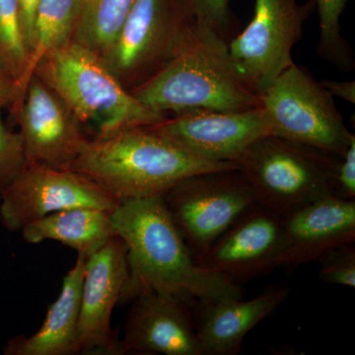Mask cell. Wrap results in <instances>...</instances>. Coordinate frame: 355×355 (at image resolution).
Returning a JSON list of instances; mask_svg holds the SVG:
<instances>
[{"mask_svg": "<svg viewBox=\"0 0 355 355\" xmlns=\"http://www.w3.org/2000/svg\"><path fill=\"white\" fill-rule=\"evenodd\" d=\"M112 220L114 234L127 247L130 277L123 300L146 291L188 301L243 297L240 284L196 263L162 197L121 202L112 211Z\"/></svg>", "mask_w": 355, "mask_h": 355, "instance_id": "cell-1", "label": "cell"}, {"mask_svg": "<svg viewBox=\"0 0 355 355\" xmlns=\"http://www.w3.org/2000/svg\"><path fill=\"white\" fill-rule=\"evenodd\" d=\"M70 169L92 180L121 202L162 197L186 178L238 169V166L203 160L149 127H133L88 139Z\"/></svg>", "mask_w": 355, "mask_h": 355, "instance_id": "cell-2", "label": "cell"}, {"mask_svg": "<svg viewBox=\"0 0 355 355\" xmlns=\"http://www.w3.org/2000/svg\"><path fill=\"white\" fill-rule=\"evenodd\" d=\"M142 104L165 114L191 110L245 111L261 106L236 69L228 42L196 23L174 57L130 90Z\"/></svg>", "mask_w": 355, "mask_h": 355, "instance_id": "cell-3", "label": "cell"}, {"mask_svg": "<svg viewBox=\"0 0 355 355\" xmlns=\"http://www.w3.org/2000/svg\"><path fill=\"white\" fill-rule=\"evenodd\" d=\"M33 76L64 102L81 125H96L97 137L153 125L167 118L137 99L100 55L73 41L46 53Z\"/></svg>", "mask_w": 355, "mask_h": 355, "instance_id": "cell-4", "label": "cell"}, {"mask_svg": "<svg viewBox=\"0 0 355 355\" xmlns=\"http://www.w3.org/2000/svg\"><path fill=\"white\" fill-rule=\"evenodd\" d=\"M340 157L270 133L248 146L234 163L253 189L258 205L284 217L334 196Z\"/></svg>", "mask_w": 355, "mask_h": 355, "instance_id": "cell-5", "label": "cell"}, {"mask_svg": "<svg viewBox=\"0 0 355 355\" xmlns=\"http://www.w3.org/2000/svg\"><path fill=\"white\" fill-rule=\"evenodd\" d=\"M195 24L184 0H135L114 43L100 58L132 90L174 57Z\"/></svg>", "mask_w": 355, "mask_h": 355, "instance_id": "cell-6", "label": "cell"}, {"mask_svg": "<svg viewBox=\"0 0 355 355\" xmlns=\"http://www.w3.org/2000/svg\"><path fill=\"white\" fill-rule=\"evenodd\" d=\"M270 135L342 156L355 135L345 125L333 96L294 64L260 94Z\"/></svg>", "mask_w": 355, "mask_h": 355, "instance_id": "cell-7", "label": "cell"}, {"mask_svg": "<svg viewBox=\"0 0 355 355\" xmlns=\"http://www.w3.org/2000/svg\"><path fill=\"white\" fill-rule=\"evenodd\" d=\"M162 198L196 263L240 217L258 205L239 169L193 175Z\"/></svg>", "mask_w": 355, "mask_h": 355, "instance_id": "cell-8", "label": "cell"}, {"mask_svg": "<svg viewBox=\"0 0 355 355\" xmlns=\"http://www.w3.org/2000/svg\"><path fill=\"white\" fill-rule=\"evenodd\" d=\"M316 1L256 0L251 22L228 43L236 69L254 92L260 96L294 64L292 49L303 34Z\"/></svg>", "mask_w": 355, "mask_h": 355, "instance_id": "cell-9", "label": "cell"}, {"mask_svg": "<svg viewBox=\"0 0 355 355\" xmlns=\"http://www.w3.org/2000/svg\"><path fill=\"white\" fill-rule=\"evenodd\" d=\"M0 217L8 230L21 231L40 218L73 207L113 211L120 202L72 169L25 165L0 195Z\"/></svg>", "mask_w": 355, "mask_h": 355, "instance_id": "cell-10", "label": "cell"}, {"mask_svg": "<svg viewBox=\"0 0 355 355\" xmlns=\"http://www.w3.org/2000/svg\"><path fill=\"white\" fill-rule=\"evenodd\" d=\"M193 155L212 162H235L257 139L270 135L261 107L245 111L191 110L147 125Z\"/></svg>", "mask_w": 355, "mask_h": 355, "instance_id": "cell-11", "label": "cell"}, {"mask_svg": "<svg viewBox=\"0 0 355 355\" xmlns=\"http://www.w3.org/2000/svg\"><path fill=\"white\" fill-rule=\"evenodd\" d=\"M127 247L114 235L87 259L78 323L79 354L121 355L120 340L114 336L111 319L127 287Z\"/></svg>", "mask_w": 355, "mask_h": 355, "instance_id": "cell-12", "label": "cell"}, {"mask_svg": "<svg viewBox=\"0 0 355 355\" xmlns=\"http://www.w3.org/2000/svg\"><path fill=\"white\" fill-rule=\"evenodd\" d=\"M24 144L25 165L70 169L88 139L64 102L33 76L15 112Z\"/></svg>", "mask_w": 355, "mask_h": 355, "instance_id": "cell-13", "label": "cell"}, {"mask_svg": "<svg viewBox=\"0 0 355 355\" xmlns=\"http://www.w3.org/2000/svg\"><path fill=\"white\" fill-rule=\"evenodd\" d=\"M284 248V216L258 205L240 217L197 263L240 284L277 268Z\"/></svg>", "mask_w": 355, "mask_h": 355, "instance_id": "cell-14", "label": "cell"}, {"mask_svg": "<svg viewBox=\"0 0 355 355\" xmlns=\"http://www.w3.org/2000/svg\"><path fill=\"white\" fill-rule=\"evenodd\" d=\"M132 299L121 355H205L191 317V301L154 291L139 292Z\"/></svg>", "mask_w": 355, "mask_h": 355, "instance_id": "cell-15", "label": "cell"}, {"mask_svg": "<svg viewBox=\"0 0 355 355\" xmlns=\"http://www.w3.org/2000/svg\"><path fill=\"white\" fill-rule=\"evenodd\" d=\"M354 241L355 200L326 196L284 217L277 268L318 261L335 248Z\"/></svg>", "mask_w": 355, "mask_h": 355, "instance_id": "cell-16", "label": "cell"}, {"mask_svg": "<svg viewBox=\"0 0 355 355\" xmlns=\"http://www.w3.org/2000/svg\"><path fill=\"white\" fill-rule=\"evenodd\" d=\"M291 289L270 286L256 297L193 300L191 317L205 355H236L248 334L288 298Z\"/></svg>", "mask_w": 355, "mask_h": 355, "instance_id": "cell-17", "label": "cell"}, {"mask_svg": "<svg viewBox=\"0 0 355 355\" xmlns=\"http://www.w3.org/2000/svg\"><path fill=\"white\" fill-rule=\"evenodd\" d=\"M87 258L78 254L65 275L57 300L49 307L43 324L34 335L15 336L3 349L6 355H71L79 354L78 323L81 287Z\"/></svg>", "mask_w": 355, "mask_h": 355, "instance_id": "cell-18", "label": "cell"}, {"mask_svg": "<svg viewBox=\"0 0 355 355\" xmlns=\"http://www.w3.org/2000/svg\"><path fill=\"white\" fill-rule=\"evenodd\" d=\"M21 232L30 244L53 240L87 259L116 235L112 211L93 207H73L49 214L28 224Z\"/></svg>", "mask_w": 355, "mask_h": 355, "instance_id": "cell-19", "label": "cell"}, {"mask_svg": "<svg viewBox=\"0 0 355 355\" xmlns=\"http://www.w3.org/2000/svg\"><path fill=\"white\" fill-rule=\"evenodd\" d=\"M135 0H78L71 41L105 53L114 43Z\"/></svg>", "mask_w": 355, "mask_h": 355, "instance_id": "cell-20", "label": "cell"}, {"mask_svg": "<svg viewBox=\"0 0 355 355\" xmlns=\"http://www.w3.org/2000/svg\"><path fill=\"white\" fill-rule=\"evenodd\" d=\"M78 0H40L34 24V44L23 83V93L35 67L46 53L71 41Z\"/></svg>", "mask_w": 355, "mask_h": 355, "instance_id": "cell-21", "label": "cell"}, {"mask_svg": "<svg viewBox=\"0 0 355 355\" xmlns=\"http://www.w3.org/2000/svg\"><path fill=\"white\" fill-rule=\"evenodd\" d=\"M29 60L19 2L0 0V69L17 84L19 106L24 97L23 83Z\"/></svg>", "mask_w": 355, "mask_h": 355, "instance_id": "cell-22", "label": "cell"}, {"mask_svg": "<svg viewBox=\"0 0 355 355\" xmlns=\"http://www.w3.org/2000/svg\"><path fill=\"white\" fill-rule=\"evenodd\" d=\"M320 21L317 51L320 57L338 69H354V58L349 44L340 34V17L349 0H315Z\"/></svg>", "mask_w": 355, "mask_h": 355, "instance_id": "cell-23", "label": "cell"}, {"mask_svg": "<svg viewBox=\"0 0 355 355\" xmlns=\"http://www.w3.org/2000/svg\"><path fill=\"white\" fill-rule=\"evenodd\" d=\"M354 243L343 245L331 250L320 259L319 277L334 286L354 288L355 248Z\"/></svg>", "mask_w": 355, "mask_h": 355, "instance_id": "cell-24", "label": "cell"}, {"mask_svg": "<svg viewBox=\"0 0 355 355\" xmlns=\"http://www.w3.org/2000/svg\"><path fill=\"white\" fill-rule=\"evenodd\" d=\"M26 164L24 144L20 132H11L2 120L0 108V195Z\"/></svg>", "mask_w": 355, "mask_h": 355, "instance_id": "cell-25", "label": "cell"}, {"mask_svg": "<svg viewBox=\"0 0 355 355\" xmlns=\"http://www.w3.org/2000/svg\"><path fill=\"white\" fill-rule=\"evenodd\" d=\"M197 25L207 28L227 41L233 18L229 0H184Z\"/></svg>", "mask_w": 355, "mask_h": 355, "instance_id": "cell-26", "label": "cell"}, {"mask_svg": "<svg viewBox=\"0 0 355 355\" xmlns=\"http://www.w3.org/2000/svg\"><path fill=\"white\" fill-rule=\"evenodd\" d=\"M334 196L354 200L355 198V137L340 157L336 167Z\"/></svg>", "mask_w": 355, "mask_h": 355, "instance_id": "cell-27", "label": "cell"}, {"mask_svg": "<svg viewBox=\"0 0 355 355\" xmlns=\"http://www.w3.org/2000/svg\"><path fill=\"white\" fill-rule=\"evenodd\" d=\"M19 2L21 19H22L23 32L30 55L34 44L35 16L38 8L40 0H18Z\"/></svg>", "mask_w": 355, "mask_h": 355, "instance_id": "cell-28", "label": "cell"}, {"mask_svg": "<svg viewBox=\"0 0 355 355\" xmlns=\"http://www.w3.org/2000/svg\"><path fill=\"white\" fill-rule=\"evenodd\" d=\"M19 106L17 84L0 69V108H9L13 113Z\"/></svg>", "mask_w": 355, "mask_h": 355, "instance_id": "cell-29", "label": "cell"}, {"mask_svg": "<svg viewBox=\"0 0 355 355\" xmlns=\"http://www.w3.org/2000/svg\"><path fill=\"white\" fill-rule=\"evenodd\" d=\"M324 86L331 95L340 98L345 101L355 104V83L354 81H338V80H324L321 81Z\"/></svg>", "mask_w": 355, "mask_h": 355, "instance_id": "cell-30", "label": "cell"}]
</instances>
